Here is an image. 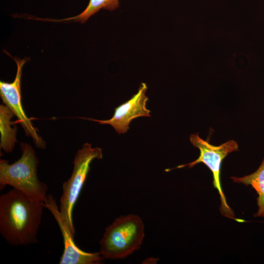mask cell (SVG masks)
Here are the masks:
<instances>
[{
    "label": "cell",
    "instance_id": "obj_9",
    "mask_svg": "<svg viewBox=\"0 0 264 264\" xmlns=\"http://www.w3.org/2000/svg\"><path fill=\"white\" fill-rule=\"evenodd\" d=\"M14 115V113L7 106L3 103L0 105V148L6 153L11 152L15 143L17 142V127L16 125L13 128L11 127V125H15L11 121V118Z\"/></svg>",
    "mask_w": 264,
    "mask_h": 264
},
{
    "label": "cell",
    "instance_id": "obj_7",
    "mask_svg": "<svg viewBox=\"0 0 264 264\" xmlns=\"http://www.w3.org/2000/svg\"><path fill=\"white\" fill-rule=\"evenodd\" d=\"M44 206L52 214L56 220L64 240V249L60 264H97L103 260L98 252H87L80 249L74 243V236L67 228L61 216L59 208L52 196L48 195Z\"/></svg>",
    "mask_w": 264,
    "mask_h": 264
},
{
    "label": "cell",
    "instance_id": "obj_10",
    "mask_svg": "<svg viewBox=\"0 0 264 264\" xmlns=\"http://www.w3.org/2000/svg\"><path fill=\"white\" fill-rule=\"evenodd\" d=\"M235 182L251 185L258 194V211L255 217H264V158L258 169L252 174L242 177H231Z\"/></svg>",
    "mask_w": 264,
    "mask_h": 264
},
{
    "label": "cell",
    "instance_id": "obj_2",
    "mask_svg": "<svg viewBox=\"0 0 264 264\" xmlns=\"http://www.w3.org/2000/svg\"><path fill=\"white\" fill-rule=\"evenodd\" d=\"M21 157L12 164L0 160V189L10 185L25 195L45 202L47 187L37 175L39 161L35 150L26 143H20Z\"/></svg>",
    "mask_w": 264,
    "mask_h": 264
},
{
    "label": "cell",
    "instance_id": "obj_1",
    "mask_svg": "<svg viewBox=\"0 0 264 264\" xmlns=\"http://www.w3.org/2000/svg\"><path fill=\"white\" fill-rule=\"evenodd\" d=\"M44 202L13 188L0 197V232L13 245L38 242Z\"/></svg>",
    "mask_w": 264,
    "mask_h": 264
},
{
    "label": "cell",
    "instance_id": "obj_3",
    "mask_svg": "<svg viewBox=\"0 0 264 264\" xmlns=\"http://www.w3.org/2000/svg\"><path fill=\"white\" fill-rule=\"evenodd\" d=\"M144 236V224L138 216H122L106 229L99 253L108 259L125 258L140 248Z\"/></svg>",
    "mask_w": 264,
    "mask_h": 264
},
{
    "label": "cell",
    "instance_id": "obj_8",
    "mask_svg": "<svg viewBox=\"0 0 264 264\" xmlns=\"http://www.w3.org/2000/svg\"><path fill=\"white\" fill-rule=\"evenodd\" d=\"M147 88V85L141 83L137 92L130 100L116 108L113 116L110 119H84L97 122L101 125H110L118 133H125L129 130V124L133 119L141 116H151L150 110L146 107L148 100L146 95Z\"/></svg>",
    "mask_w": 264,
    "mask_h": 264
},
{
    "label": "cell",
    "instance_id": "obj_11",
    "mask_svg": "<svg viewBox=\"0 0 264 264\" xmlns=\"http://www.w3.org/2000/svg\"><path fill=\"white\" fill-rule=\"evenodd\" d=\"M120 0H89L86 8L76 16L61 20H53V21H70L85 23L91 16L102 9L113 11L119 6Z\"/></svg>",
    "mask_w": 264,
    "mask_h": 264
},
{
    "label": "cell",
    "instance_id": "obj_5",
    "mask_svg": "<svg viewBox=\"0 0 264 264\" xmlns=\"http://www.w3.org/2000/svg\"><path fill=\"white\" fill-rule=\"evenodd\" d=\"M190 140L194 147L199 150V156L195 161L180 165L176 168H182L186 166L191 168L199 163H203L206 165L213 174V184L214 188L218 191L221 201L220 210L221 214L228 218L236 220L234 212L228 206L222 190L220 181V172L223 159L229 153L238 150L237 143L231 140L220 146H214L210 144L208 141L201 139L197 133L191 134Z\"/></svg>",
    "mask_w": 264,
    "mask_h": 264
},
{
    "label": "cell",
    "instance_id": "obj_6",
    "mask_svg": "<svg viewBox=\"0 0 264 264\" xmlns=\"http://www.w3.org/2000/svg\"><path fill=\"white\" fill-rule=\"evenodd\" d=\"M17 64L15 78L11 83L0 81V96L3 103L14 113L18 122L23 129L26 135L32 138L36 146L40 149L45 148V143L38 134L30 118L26 115L22 106L21 93V78L22 69L25 63L29 60L25 58L19 59L11 56Z\"/></svg>",
    "mask_w": 264,
    "mask_h": 264
},
{
    "label": "cell",
    "instance_id": "obj_4",
    "mask_svg": "<svg viewBox=\"0 0 264 264\" xmlns=\"http://www.w3.org/2000/svg\"><path fill=\"white\" fill-rule=\"evenodd\" d=\"M102 149L92 148L91 144L85 143L77 152L74 160L72 174L63 185L59 211L65 224L74 237L75 231L72 213L74 205L79 196L94 159H102Z\"/></svg>",
    "mask_w": 264,
    "mask_h": 264
}]
</instances>
